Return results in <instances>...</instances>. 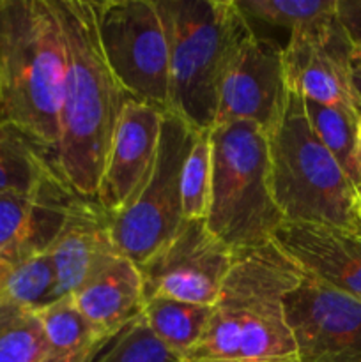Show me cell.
Masks as SVG:
<instances>
[{
	"instance_id": "6da1fadb",
	"label": "cell",
	"mask_w": 361,
	"mask_h": 362,
	"mask_svg": "<svg viewBox=\"0 0 361 362\" xmlns=\"http://www.w3.org/2000/svg\"><path fill=\"white\" fill-rule=\"evenodd\" d=\"M64 41L57 172L80 197L96 198L117 122L130 95L101 52L91 0H52Z\"/></svg>"
},
{
	"instance_id": "7a4b0ae2",
	"label": "cell",
	"mask_w": 361,
	"mask_h": 362,
	"mask_svg": "<svg viewBox=\"0 0 361 362\" xmlns=\"http://www.w3.org/2000/svg\"><path fill=\"white\" fill-rule=\"evenodd\" d=\"M301 278L273 243L236 253L204 334L183 362L296 361L283 300Z\"/></svg>"
},
{
	"instance_id": "3957f363",
	"label": "cell",
	"mask_w": 361,
	"mask_h": 362,
	"mask_svg": "<svg viewBox=\"0 0 361 362\" xmlns=\"http://www.w3.org/2000/svg\"><path fill=\"white\" fill-rule=\"evenodd\" d=\"M64 41L52 0H0V120L55 163Z\"/></svg>"
},
{
	"instance_id": "277c9868",
	"label": "cell",
	"mask_w": 361,
	"mask_h": 362,
	"mask_svg": "<svg viewBox=\"0 0 361 362\" xmlns=\"http://www.w3.org/2000/svg\"><path fill=\"white\" fill-rule=\"evenodd\" d=\"M170 52L166 112L197 131L216 122L223 76L253 32L236 0H156Z\"/></svg>"
},
{
	"instance_id": "5b68a950",
	"label": "cell",
	"mask_w": 361,
	"mask_h": 362,
	"mask_svg": "<svg viewBox=\"0 0 361 362\" xmlns=\"http://www.w3.org/2000/svg\"><path fill=\"white\" fill-rule=\"evenodd\" d=\"M268 141L273 197L283 219L361 235L360 191L314 133L296 92L289 90Z\"/></svg>"
},
{
	"instance_id": "8992f818",
	"label": "cell",
	"mask_w": 361,
	"mask_h": 362,
	"mask_svg": "<svg viewBox=\"0 0 361 362\" xmlns=\"http://www.w3.org/2000/svg\"><path fill=\"white\" fill-rule=\"evenodd\" d=\"M212 179L205 225L234 253L273 243L283 219L271 187L269 141L251 122L209 129Z\"/></svg>"
},
{
	"instance_id": "52a82bcc",
	"label": "cell",
	"mask_w": 361,
	"mask_h": 362,
	"mask_svg": "<svg viewBox=\"0 0 361 362\" xmlns=\"http://www.w3.org/2000/svg\"><path fill=\"white\" fill-rule=\"evenodd\" d=\"M92 9L103 55L127 95L166 112L170 52L156 0H101Z\"/></svg>"
},
{
	"instance_id": "ba28073f",
	"label": "cell",
	"mask_w": 361,
	"mask_h": 362,
	"mask_svg": "<svg viewBox=\"0 0 361 362\" xmlns=\"http://www.w3.org/2000/svg\"><path fill=\"white\" fill-rule=\"evenodd\" d=\"M198 131L165 112L156 165L137 200L112 218V237L120 257L142 265L173 239L184 223L180 177Z\"/></svg>"
},
{
	"instance_id": "9c48e42d",
	"label": "cell",
	"mask_w": 361,
	"mask_h": 362,
	"mask_svg": "<svg viewBox=\"0 0 361 362\" xmlns=\"http://www.w3.org/2000/svg\"><path fill=\"white\" fill-rule=\"evenodd\" d=\"M236 253L205 225L191 219L154 257L138 265L144 300L154 297L212 306L232 269Z\"/></svg>"
},
{
	"instance_id": "30bf717a",
	"label": "cell",
	"mask_w": 361,
	"mask_h": 362,
	"mask_svg": "<svg viewBox=\"0 0 361 362\" xmlns=\"http://www.w3.org/2000/svg\"><path fill=\"white\" fill-rule=\"evenodd\" d=\"M283 304L297 362H361V300L303 274Z\"/></svg>"
},
{
	"instance_id": "8fae6325",
	"label": "cell",
	"mask_w": 361,
	"mask_h": 362,
	"mask_svg": "<svg viewBox=\"0 0 361 362\" xmlns=\"http://www.w3.org/2000/svg\"><path fill=\"white\" fill-rule=\"evenodd\" d=\"M353 57L354 46L336 16L292 32L283 46L287 88L308 101L349 110L361 117L350 85Z\"/></svg>"
},
{
	"instance_id": "7c38bea8",
	"label": "cell",
	"mask_w": 361,
	"mask_h": 362,
	"mask_svg": "<svg viewBox=\"0 0 361 362\" xmlns=\"http://www.w3.org/2000/svg\"><path fill=\"white\" fill-rule=\"evenodd\" d=\"M287 95L283 46L251 32L225 71L214 126L251 122L268 134L282 117Z\"/></svg>"
},
{
	"instance_id": "4fadbf2b",
	"label": "cell",
	"mask_w": 361,
	"mask_h": 362,
	"mask_svg": "<svg viewBox=\"0 0 361 362\" xmlns=\"http://www.w3.org/2000/svg\"><path fill=\"white\" fill-rule=\"evenodd\" d=\"M165 110L130 99L113 133L96 200L112 216L126 211L156 165Z\"/></svg>"
},
{
	"instance_id": "5bb4252c",
	"label": "cell",
	"mask_w": 361,
	"mask_h": 362,
	"mask_svg": "<svg viewBox=\"0 0 361 362\" xmlns=\"http://www.w3.org/2000/svg\"><path fill=\"white\" fill-rule=\"evenodd\" d=\"M112 218L96 198L76 194L48 255L57 272L55 299L69 297L117 257Z\"/></svg>"
},
{
	"instance_id": "9a60e30c",
	"label": "cell",
	"mask_w": 361,
	"mask_h": 362,
	"mask_svg": "<svg viewBox=\"0 0 361 362\" xmlns=\"http://www.w3.org/2000/svg\"><path fill=\"white\" fill-rule=\"evenodd\" d=\"M273 244L304 276L361 300V235L335 226L283 221Z\"/></svg>"
},
{
	"instance_id": "2e32d148",
	"label": "cell",
	"mask_w": 361,
	"mask_h": 362,
	"mask_svg": "<svg viewBox=\"0 0 361 362\" xmlns=\"http://www.w3.org/2000/svg\"><path fill=\"white\" fill-rule=\"evenodd\" d=\"M71 297L78 310L108 338L140 317L145 303L138 265L124 257H117Z\"/></svg>"
},
{
	"instance_id": "e0dca14e",
	"label": "cell",
	"mask_w": 361,
	"mask_h": 362,
	"mask_svg": "<svg viewBox=\"0 0 361 362\" xmlns=\"http://www.w3.org/2000/svg\"><path fill=\"white\" fill-rule=\"evenodd\" d=\"M45 331V362H92L112 341L76 308L73 297L52 300L35 310Z\"/></svg>"
},
{
	"instance_id": "ac0fdd59",
	"label": "cell",
	"mask_w": 361,
	"mask_h": 362,
	"mask_svg": "<svg viewBox=\"0 0 361 362\" xmlns=\"http://www.w3.org/2000/svg\"><path fill=\"white\" fill-rule=\"evenodd\" d=\"M57 272L48 253L0 257V308L39 310L55 300Z\"/></svg>"
},
{
	"instance_id": "d6986e66",
	"label": "cell",
	"mask_w": 361,
	"mask_h": 362,
	"mask_svg": "<svg viewBox=\"0 0 361 362\" xmlns=\"http://www.w3.org/2000/svg\"><path fill=\"white\" fill-rule=\"evenodd\" d=\"M212 306L154 297L144 303L142 317L152 334L180 361L200 341Z\"/></svg>"
},
{
	"instance_id": "ffe728a7",
	"label": "cell",
	"mask_w": 361,
	"mask_h": 362,
	"mask_svg": "<svg viewBox=\"0 0 361 362\" xmlns=\"http://www.w3.org/2000/svg\"><path fill=\"white\" fill-rule=\"evenodd\" d=\"M55 172L52 161L21 131L0 120V193H35Z\"/></svg>"
},
{
	"instance_id": "44dd1931",
	"label": "cell",
	"mask_w": 361,
	"mask_h": 362,
	"mask_svg": "<svg viewBox=\"0 0 361 362\" xmlns=\"http://www.w3.org/2000/svg\"><path fill=\"white\" fill-rule=\"evenodd\" d=\"M304 113L311 129L329 154L336 159L350 182L361 193V168L357 161V119L349 110L333 108L303 99Z\"/></svg>"
},
{
	"instance_id": "7402d4cb",
	"label": "cell",
	"mask_w": 361,
	"mask_h": 362,
	"mask_svg": "<svg viewBox=\"0 0 361 362\" xmlns=\"http://www.w3.org/2000/svg\"><path fill=\"white\" fill-rule=\"evenodd\" d=\"M248 21L296 30L322 23L336 16V0H236Z\"/></svg>"
},
{
	"instance_id": "603a6c76",
	"label": "cell",
	"mask_w": 361,
	"mask_h": 362,
	"mask_svg": "<svg viewBox=\"0 0 361 362\" xmlns=\"http://www.w3.org/2000/svg\"><path fill=\"white\" fill-rule=\"evenodd\" d=\"M45 331L35 310L0 308V362H45Z\"/></svg>"
},
{
	"instance_id": "cb8c5ba5",
	"label": "cell",
	"mask_w": 361,
	"mask_h": 362,
	"mask_svg": "<svg viewBox=\"0 0 361 362\" xmlns=\"http://www.w3.org/2000/svg\"><path fill=\"white\" fill-rule=\"evenodd\" d=\"M212 145L209 131H198L180 177L183 216L186 221L205 219L211 197Z\"/></svg>"
},
{
	"instance_id": "d4e9b609",
	"label": "cell",
	"mask_w": 361,
	"mask_h": 362,
	"mask_svg": "<svg viewBox=\"0 0 361 362\" xmlns=\"http://www.w3.org/2000/svg\"><path fill=\"white\" fill-rule=\"evenodd\" d=\"M92 362H183L151 332L144 317L134 318Z\"/></svg>"
},
{
	"instance_id": "484cf974",
	"label": "cell",
	"mask_w": 361,
	"mask_h": 362,
	"mask_svg": "<svg viewBox=\"0 0 361 362\" xmlns=\"http://www.w3.org/2000/svg\"><path fill=\"white\" fill-rule=\"evenodd\" d=\"M336 18L354 49L361 52V0H336Z\"/></svg>"
},
{
	"instance_id": "4316f807",
	"label": "cell",
	"mask_w": 361,
	"mask_h": 362,
	"mask_svg": "<svg viewBox=\"0 0 361 362\" xmlns=\"http://www.w3.org/2000/svg\"><path fill=\"white\" fill-rule=\"evenodd\" d=\"M350 85H353L354 98H356L357 106L361 110V57L357 55L356 49H354L353 57V76H350Z\"/></svg>"
},
{
	"instance_id": "83f0119b",
	"label": "cell",
	"mask_w": 361,
	"mask_h": 362,
	"mask_svg": "<svg viewBox=\"0 0 361 362\" xmlns=\"http://www.w3.org/2000/svg\"><path fill=\"white\" fill-rule=\"evenodd\" d=\"M357 161H360L361 168V117L357 119Z\"/></svg>"
},
{
	"instance_id": "f1b7e54d",
	"label": "cell",
	"mask_w": 361,
	"mask_h": 362,
	"mask_svg": "<svg viewBox=\"0 0 361 362\" xmlns=\"http://www.w3.org/2000/svg\"><path fill=\"white\" fill-rule=\"evenodd\" d=\"M276 362H297V361H276Z\"/></svg>"
},
{
	"instance_id": "f546056e",
	"label": "cell",
	"mask_w": 361,
	"mask_h": 362,
	"mask_svg": "<svg viewBox=\"0 0 361 362\" xmlns=\"http://www.w3.org/2000/svg\"><path fill=\"white\" fill-rule=\"evenodd\" d=\"M356 53H357V55H360V57H361V52H357V49H356Z\"/></svg>"
},
{
	"instance_id": "4dcf8cb0",
	"label": "cell",
	"mask_w": 361,
	"mask_h": 362,
	"mask_svg": "<svg viewBox=\"0 0 361 362\" xmlns=\"http://www.w3.org/2000/svg\"><path fill=\"white\" fill-rule=\"evenodd\" d=\"M360 198H361V193H360Z\"/></svg>"
}]
</instances>
